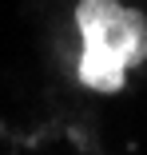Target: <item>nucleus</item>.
I'll use <instances>...</instances> for the list:
<instances>
[{"mask_svg":"<svg viewBox=\"0 0 147 155\" xmlns=\"http://www.w3.org/2000/svg\"><path fill=\"white\" fill-rule=\"evenodd\" d=\"M76 28L83 40L76 76L96 91H119L127 68L147 60V20L123 0H80Z\"/></svg>","mask_w":147,"mask_h":155,"instance_id":"1","label":"nucleus"}]
</instances>
